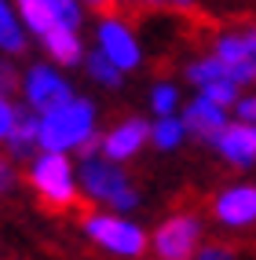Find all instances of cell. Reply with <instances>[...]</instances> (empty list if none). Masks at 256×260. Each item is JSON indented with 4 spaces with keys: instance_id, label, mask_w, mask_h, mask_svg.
<instances>
[{
    "instance_id": "8fae6325",
    "label": "cell",
    "mask_w": 256,
    "mask_h": 260,
    "mask_svg": "<svg viewBox=\"0 0 256 260\" xmlns=\"http://www.w3.org/2000/svg\"><path fill=\"white\" fill-rule=\"evenodd\" d=\"M99 44H102V51L121 66V70H132L135 62H139V48H135V37L121 26V22H114V19H106L102 22V29H99Z\"/></svg>"
},
{
    "instance_id": "52a82bcc",
    "label": "cell",
    "mask_w": 256,
    "mask_h": 260,
    "mask_svg": "<svg viewBox=\"0 0 256 260\" xmlns=\"http://www.w3.org/2000/svg\"><path fill=\"white\" fill-rule=\"evenodd\" d=\"M183 128H191L194 136H201L205 143H216L220 140V132L227 128V121H224V107L212 99H194L191 107L183 110Z\"/></svg>"
},
{
    "instance_id": "83f0119b",
    "label": "cell",
    "mask_w": 256,
    "mask_h": 260,
    "mask_svg": "<svg viewBox=\"0 0 256 260\" xmlns=\"http://www.w3.org/2000/svg\"><path fill=\"white\" fill-rule=\"evenodd\" d=\"M11 187V169H8V161L0 158V194H4V190Z\"/></svg>"
},
{
    "instance_id": "f1b7e54d",
    "label": "cell",
    "mask_w": 256,
    "mask_h": 260,
    "mask_svg": "<svg viewBox=\"0 0 256 260\" xmlns=\"http://www.w3.org/2000/svg\"><path fill=\"white\" fill-rule=\"evenodd\" d=\"M4 11H8V8H4V0H0V15H4Z\"/></svg>"
},
{
    "instance_id": "7402d4cb",
    "label": "cell",
    "mask_w": 256,
    "mask_h": 260,
    "mask_svg": "<svg viewBox=\"0 0 256 260\" xmlns=\"http://www.w3.org/2000/svg\"><path fill=\"white\" fill-rule=\"evenodd\" d=\"M55 11H59V19L66 26H81V11H77V0H55Z\"/></svg>"
},
{
    "instance_id": "4fadbf2b",
    "label": "cell",
    "mask_w": 256,
    "mask_h": 260,
    "mask_svg": "<svg viewBox=\"0 0 256 260\" xmlns=\"http://www.w3.org/2000/svg\"><path fill=\"white\" fill-rule=\"evenodd\" d=\"M44 48L51 51V59L62 62V66H74V62L81 59V41H77V29H74V26H66V22L51 26V29L44 33Z\"/></svg>"
},
{
    "instance_id": "ba28073f",
    "label": "cell",
    "mask_w": 256,
    "mask_h": 260,
    "mask_svg": "<svg viewBox=\"0 0 256 260\" xmlns=\"http://www.w3.org/2000/svg\"><path fill=\"white\" fill-rule=\"evenodd\" d=\"M150 128L154 125H147L143 117H128L125 125H117L110 136H102V154L114 158V161L132 158V154H139V147H143V140L150 136Z\"/></svg>"
},
{
    "instance_id": "7c38bea8",
    "label": "cell",
    "mask_w": 256,
    "mask_h": 260,
    "mask_svg": "<svg viewBox=\"0 0 256 260\" xmlns=\"http://www.w3.org/2000/svg\"><path fill=\"white\" fill-rule=\"evenodd\" d=\"M220 154L234 165H252L256 161V125H227L216 140Z\"/></svg>"
},
{
    "instance_id": "8992f818",
    "label": "cell",
    "mask_w": 256,
    "mask_h": 260,
    "mask_svg": "<svg viewBox=\"0 0 256 260\" xmlns=\"http://www.w3.org/2000/svg\"><path fill=\"white\" fill-rule=\"evenodd\" d=\"M26 99L37 114H51V110L66 107V103L74 99V92H70V84L62 77H55L48 66H33L29 77H26Z\"/></svg>"
},
{
    "instance_id": "30bf717a",
    "label": "cell",
    "mask_w": 256,
    "mask_h": 260,
    "mask_svg": "<svg viewBox=\"0 0 256 260\" xmlns=\"http://www.w3.org/2000/svg\"><path fill=\"white\" fill-rule=\"evenodd\" d=\"M41 125H44V117H37L33 107L15 110V125L8 132V147L15 158H33V150L41 147Z\"/></svg>"
},
{
    "instance_id": "7a4b0ae2",
    "label": "cell",
    "mask_w": 256,
    "mask_h": 260,
    "mask_svg": "<svg viewBox=\"0 0 256 260\" xmlns=\"http://www.w3.org/2000/svg\"><path fill=\"white\" fill-rule=\"evenodd\" d=\"M44 125H41V147L44 150H70L81 147L84 140L92 136V121H95V107L88 99H70L66 107L41 114Z\"/></svg>"
},
{
    "instance_id": "9a60e30c",
    "label": "cell",
    "mask_w": 256,
    "mask_h": 260,
    "mask_svg": "<svg viewBox=\"0 0 256 260\" xmlns=\"http://www.w3.org/2000/svg\"><path fill=\"white\" fill-rule=\"evenodd\" d=\"M88 74L95 81H102V84H110V88L121 84V66H117L106 51H92V55H88Z\"/></svg>"
},
{
    "instance_id": "3957f363",
    "label": "cell",
    "mask_w": 256,
    "mask_h": 260,
    "mask_svg": "<svg viewBox=\"0 0 256 260\" xmlns=\"http://www.w3.org/2000/svg\"><path fill=\"white\" fill-rule=\"evenodd\" d=\"M81 183H84L88 194L102 198L106 205H114V209H132V205H135V190L128 187L125 172L117 165H110L106 158H84Z\"/></svg>"
},
{
    "instance_id": "5b68a950",
    "label": "cell",
    "mask_w": 256,
    "mask_h": 260,
    "mask_svg": "<svg viewBox=\"0 0 256 260\" xmlns=\"http://www.w3.org/2000/svg\"><path fill=\"white\" fill-rule=\"evenodd\" d=\"M84 231L117 256H143V249H147V235L139 228H132V223L117 220V216H88Z\"/></svg>"
},
{
    "instance_id": "9c48e42d",
    "label": "cell",
    "mask_w": 256,
    "mask_h": 260,
    "mask_svg": "<svg viewBox=\"0 0 256 260\" xmlns=\"http://www.w3.org/2000/svg\"><path fill=\"white\" fill-rule=\"evenodd\" d=\"M216 220L231 223V228H245V223L256 220V187H234V190H224L212 205Z\"/></svg>"
},
{
    "instance_id": "44dd1931",
    "label": "cell",
    "mask_w": 256,
    "mask_h": 260,
    "mask_svg": "<svg viewBox=\"0 0 256 260\" xmlns=\"http://www.w3.org/2000/svg\"><path fill=\"white\" fill-rule=\"evenodd\" d=\"M172 107H176V88H168V84H161V88L154 92V110H158V114L165 117V114L172 110Z\"/></svg>"
},
{
    "instance_id": "484cf974",
    "label": "cell",
    "mask_w": 256,
    "mask_h": 260,
    "mask_svg": "<svg viewBox=\"0 0 256 260\" xmlns=\"http://www.w3.org/2000/svg\"><path fill=\"white\" fill-rule=\"evenodd\" d=\"M238 114H242V121H252V125H256V95L238 103Z\"/></svg>"
},
{
    "instance_id": "d4e9b609",
    "label": "cell",
    "mask_w": 256,
    "mask_h": 260,
    "mask_svg": "<svg viewBox=\"0 0 256 260\" xmlns=\"http://www.w3.org/2000/svg\"><path fill=\"white\" fill-rule=\"evenodd\" d=\"M88 4L99 15H106V19H117V15H121V0H88Z\"/></svg>"
},
{
    "instance_id": "ffe728a7",
    "label": "cell",
    "mask_w": 256,
    "mask_h": 260,
    "mask_svg": "<svg viewBox=\"0 0 256 260\" xmlns=\"http://www.w3.org/2000/svg\"><path fill=\"white\" fill-rule=\"evenodd\" d=\"M238 253H242L238 242H212L198 253V260H238Z\"/></svg>"
},
{
    "instance_id": "603a6c76",
    "label": "cell",
    "mask_w": 256,
    "mask_h": 260,
    "mask_svg": "<svg viewBox=\"0 0 256 260\" xmlns=\"http://www.w3.org/2000/svg\"><path fill=\"white\" fill-rule=\"evenodd\" d=\"M19 92V74H15V66L0 62V95H15Z\"/></svg>"
},
{
    "instance_id": "ac0fdd59",
    "label": "cell",
    "mask_w": 256,
    "mask_h": 260,
    "mask_svg": "<svg viewBox=\"0 0 256 260\" xmlns=\"http://www.w3.org/2000/svg\"><path fill=\"white\" fill-rule=\"evenodd\" d=\"M201 92H205V99L220 103V107H231L234 95H238V81H231V77H224V81H209V84H201Z\"/></svg>"
},
{
    "instance_id": "4316f807",
    "label": "cell",
    "mask_w": 256,
    "mask_h": 260,
    "mask_svg": "<svg viewBox=\"0 0 256 260\" xmlns=\"http://www.w3.org/2000/svg\"><path fill=\"white\" fill-rule=\"evenodd\" d=\"M147 8H165V4H176V8H191L194 0H143Z\"/></svg>"
},
{
    "instance_id": "e0dca14e",
    "label": "cell",
    "mask_w": 256,
    "mask_h": 260,
    "mask_svg": "<svg viewBox=\"0 0 256 260\" xmlns=\"http://www.w3.org/2000/svg\"><path fill=\"white\" fill-rule=\"evenodd\" d=\"M187 77H191L194 84H209V81H224L231 74H227V62L224 59H201V62L187 66Z\"/></svg>"
},
{
    "instance_id": "cb8c5ba5",
    "label": "cell",
    "mask_w": 256,
    "mask_h": 260,
    "mask_svg": "<svg viewBox=\"0 0 256 260\" xmlns=\"http://www.w3.org/2000/svg\"><path fill=\"white\" fill-rule=\"evenodd\" d=\"M11 125H15V107H11L4 95H0V140H8Z\"/></svg>"
},
{
    "instance_id": "2e32d148",
    "label": "cell",
    "mask_w": 256,
    "mask_h": 260,
    "mask_svg": "<svg viewBox=\"0 0 256 260\" xmlns=\"http://www.w3.org/2000/svg\"><path fill=\"white\" fill-rule=\"evenodd\" d=\"M150 140H154V147L158 150H172V147H179V140H183V121H172V117H161L158 125L150 128Z\"/></svg>"
},
{
    "instance_id": "d6986e66",
    "label": "cell",
    "mask_w": 256,
    "mask_h": 260,
    "mask_svg": "<svg viewBox=\"0 0 256 260\" xmlns=\"http://www.w3.org/2000/svg\"><path fill=\"white\" fill-rule=\"evenodd\" d=\"M0 48H4V51H22L26 48L19 26H15V19H11V11L0 15Z\"/></svg>"
},
{
    "instance_id": "5bb4252c",
    "label": "cell",
    "mask_w": 256,
    "mask_h": 260,
    "mask_svg": "<svg viewBox=\"0 0 256 260\" xmlns=\"http://www.w3.org/2000/svg\"><path fill=\"white\" fill-rule=\"evenodd\" d=\"M19 11H22V19L29 22V29L41 33V37H44L51 26L62 22L59 11H55V0H19Z\"/></svg>"
},
{
    "instance_id": "6da1fadb",
    "label": "cell",
    "mask_w": 256,
    "mask_h": 260,
    "mask_svg": "<svg viewBox=\"0 0 256 260\" xmlns=\"http://www.w3.org/2000/svg\"><path fill=\"white\" fill-rule=\"evenodd\" d=\"M29 183L41 194V205L48 213H81L88 220L92 205L77 194L74 176H70V161L62 158V150H44V158L29 172Z\"/></svg>"
},
{
    "instance_id": "277c9868",
    "label": "cell",
    "mask_w": 256,
    "mask_h": 260,
    "mask_svg": "<svg viewBox=\"0 0 256 260\" xmlns=\"http://www.w3.org/2000/svg\"><path fill=\"white\" fill-rule=\"evenodd\" d=\"M198 238H201L198 216L194 213H176L158 228L154 249H158L161 260H194L198 256Z\"/></svg>"
}]
</instances>
